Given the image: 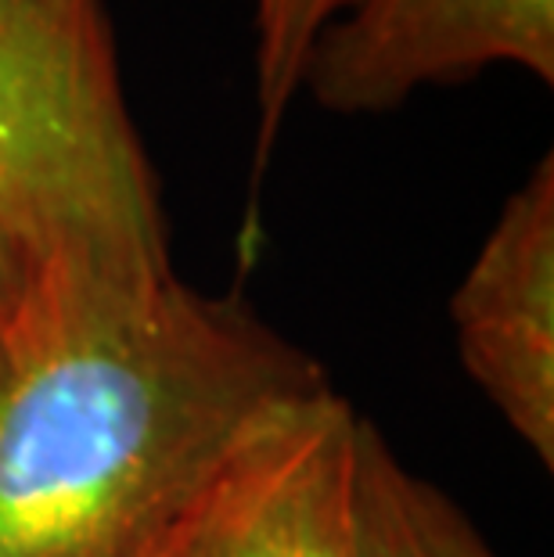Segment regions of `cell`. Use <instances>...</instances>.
<instances>
[{"label": "cell", "instance_id": "obj_3", "mask_svg": "<svg viewBox=\"0 0 554 557\" xmlns=\"http://www.w3.org/2000/svg\"><path fill=\"white\" fill-rule=\"evenodd\" d=\"M493 65L554 79V0H353L317 40L303 90L338 115L393 112Z\"/></svg>", "mask_w": 554, "mask_h": 557}, {"label": "cell", "instance_id": "obj_6", "mask_svg": "<svg viewBox=\"0 0 554 557\" xmlns=\"http://www.w3.org/2000/svg\"><path fill=\"white\" fill-rule=\"evenodd\" d=\"M360 557H497L451 496L404 468L368 418L357 429Z\"/></svg>", "mask_w": 554, "mask_h": 557}, {"label": "cell", "instance_id": "obj_5", "mask_svg": "<svg viewBox=\"0 0 554 557\" xmlns=\"http://www.w3.org/2000/svg\"><path fill=\"white\" fill-rule=\"evenodd\" d=\"M357 429L332 382L288 407L234 460L187 557H360Z\"/></svg>", "mask_w": 554, "mask_h": 557}, {"label": "cell", "instance_id": "obj_8", "mask_svg": "<svg viewBox=\"0 0 554 557\" xmlns=\"http://www.w3.org/2000/svg\"><path fill=\"white\" fill-rule=\"evenodd\" d=\"M40 263L33 252L0 223V338L8 335L19 313L26 310L33 288H37Z\"/></svg>", "mask_w": 554, "mask_h": 557}, {"label": "cell", "instance_id": "obj_2", "mask_svg": "<svg viewBox=\"0 0 554 557\" xmlns=\"http://www.w3.org/2000/svg\"><path fill=\"white\" fill-rule=\"evenodd\" d=\"M0 223L40 270L173 274L101 0H0Z\"/></svg>", "mask_w": 554, "mask_h": 557}, {"label": "cell", "instance_id": "obj_7", "mask_svg": "<svg viewBox=\"0 0 554 557\" xmlns=\"http://www.w3.org/2000/svg\"><path fill=\"white\" fill-rule=\"evenodd\" d=\"M353 0H256V170L259 181L285 115L303 90L317 40Z\"/></svg>", "mask_w": 554, "mask_h": 557}, {"label": "cell", "instance_id": "obj_4", "mask_svg": "<svg viewBox=\"0 0 554 557\" xmlns=\"http://www.w3.org/2000/svg\"><path fill=\"white\" fill-rule=\"evenodd\" d=\"M457 357L537 465L554 471V159L504 201L451 295Z\"/></svg>", "mask_w": 554, "mask_h": 557}, {"label": "cell", "instance_id": "obj_1", "mask_svg": "<svg viewBox=\"0 0 554 557\" xmlns=\"http://www.w3.org/2000/svg\"><path fill=\"white\" fill-rule=\"evenodd\" d=\"M324 385L238 295L40 270L0 338V557H187L234 460Z\"/></svg>", "mask_w": 554, "mask_h": 557}]
</instances>
